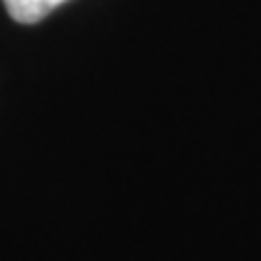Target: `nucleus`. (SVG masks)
Instances as JSON below:
<instances>
[{"label":"nucleus","mask_w":261,"mask_h":261,"mask_svg":"<svg viewBox=\"0 0 261 261\" xmlns=\"http://www.w3.org/2000/svg\"><path fill=\"white\" fill-rule=\"evenodd\" d=\"M68 0H5L9 15L20 24H35Z\"/></svg>","instance_id":"f257e3e1"}]
</instances>
